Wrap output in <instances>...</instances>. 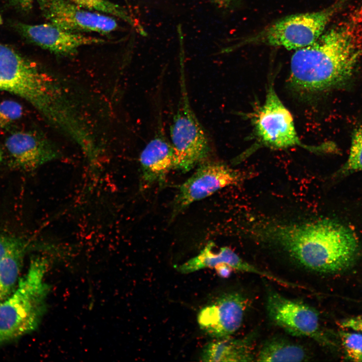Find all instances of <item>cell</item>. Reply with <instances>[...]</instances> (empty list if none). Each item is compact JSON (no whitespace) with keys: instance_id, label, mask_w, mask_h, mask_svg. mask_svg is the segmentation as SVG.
<instances>
[{"instance_id":"cell-18","label":"cell","mask_w":362,"mask_h":362,"mask_svg":"<svg viewBox=\"0 0 362 362\" xmlns=\"http://www.w3.org/2000/svg\"><path fill=\"white\" fill-rule=\"evenodd\" d=\"M258 361H301L308 358L300 345L281 337L272 338L262 345L256 357Z\"/></svg>"},{"instance_id":"cell-23","label":"cell","mask_w":362,"mask_h":362,"mask_svg":"<svg viewBox=\"0 0 362 362\" xmlns=\"http://www.w3.org/2000/svg\"><path fill=\"white\" fill-rule=\"evenodd\" d=\"M340 327L362 333V315L344 319L339 322Z\"/></svg>"},{"instance_id":"cell-21","label":"cell","mask_w":362,"mask_h":362,"mask_svg":"<svg viewBox=\"0 0 362 362\" xmlns=\"http://www.w3.org/2000/svg\"><path fill=\"white\" fill-rule=\"evenodd\" d=\"M339 337L345 358L351 361H362V333L340 331Z\"/></svg>"},{"instance_id":"cell-3","label":"cell","mask_w":362,"mask_h":362,"mask_svg":"<svg viewBox=\"0 0 362 362\" xmlns=\"http://www.w3.org/2000/svg\"><path fill=\"white\" fill-rule=\"evenodd\" d=\"M0 92L26 101L48 122L58 119L69 102L68 93L56 78L13 48L1 43Z\"/></svg>"},{"instance_id":"cell-16","label":"cell","mask_w":362,"mask_h":362,"mask_svg":"<svg viewBox=\"0 0 362 362\" xmlns=\"http://www.w3.org/2000/svg\"><path fill=\"white\" fill-rule=\"evenodd\" d=\"M215 246L212 242H209L196 256L185 262L175 266L182 274H189L205 268H215L225 264L233 270L249 273L252 264L244 260L228 247H222L219 251L213 250Z\"/></svg>"},{"instance_id":"cell-20","label":"cell","mask_w":362,"mask_h":362,"mask_svg":"<svg viewBox=\"0 0 362 362\" xmlns=\"http://www.w3.org/2000/svg\"><path fill=\"white\" fill-rule=\"evenodd\" d=\"M360 170H362V125L354 130L348 157L339 172L346 173Z\"/></svg>"},{"instance_id":"cell-7","label":"cell","mask_w":362,"mask_h":362,"mask_svg":"<svg viewBox=\"0 0 362 362\" xmlns=\"http://www.w3.org/2000/svg\"><path fill=\"white\" fill-rule=\"evenodd\" d=\"M254 126L258 142L270 148L300 146L313 152L330 148V144L314 146L301 142L296 131L292 116L280 99L273 84L269 85L264 102L255 117Z\"/></svg>"},{"instance_id":"cell-1","label":"cell","mask_w":362,"mask_h":362,"mask_svg":"<svg viewBox=\"0 0 362 362\" xmlns=\"http://www.w3.org/2000/svg\"><path fill=\"white\" fill-rule=\"evenodd\" d=\"M260 236L278 245L299 264L320 273H333L352 265L359 252L358 239L349 228L329 219L300 223H269Z\"/></svg>"},{"instance_id":"cell-10","label":"cell","mask_w":362,"mask_h":362,"mask_svg":"<svg viewBox=\"0 0 362 362\" xmlns=\"http://www.w3.org/2000/svg\"><path fill=\"white\" fill-rule=\"evenodd\" d=\"M44 18L64 30L83 33L108 34L117 30L118 23L111 16L85 9L68 0H38Z\"/></svg>"},{"instance_id":"cell-2","label":"cell","mask_w":362,"mask_h":362,"mask_svg":"<svg viewBox=\"0 0 362 362\" xmlns=\"http://www.w3.org/2000/svg\"><path fill=\"white\" fill-rule=\"evenodd\" d=\"M353 28L351 25L333 28L311 45L296 50L290 63L293 86L316 93L349 80L361 53Z\"/></svg>"},{"instance_id":"cell-17","label":"cell","mask_w":362,"mask_h":362,"mask_svg":"<svg viewBox=\"0 0 362 362\" xmlns=\"http://www.w3.org/2000/svg\"><path fill=\"white\" fill-rule=\"evenodd\" d=\"M204 361H251L254 356L249 338H218L206 344L201 353Z\"/></svg>"},{"instance_id":"cell-14","label":"cell","mask_w":362,"mask_h":362,"mask_svg":"<svg viewBox=\"0 0 362 362\" xmlns=\"http://www.w3.org/2000/svg\"><path fill=\"white\" fill-rule=\"evenodd\" d=\"M141 185L143 189L161 184L171 170L177 169L178 158L171 142L159 132L146 144L139 156Z\"/></svg>"},{"instance_id":"cell-24","label":"cell","mask_w":362,"mask_h":362,"mask_svg":"<svg viewBox=\"0 0 362 362\" xmlns=\"http://www.w3.org/2000/svg\"><path fill=\"white\" fill-rule=\"evenodd\" d=\"M12 3L18 8L24 11L30 10L34 0H11Z\"/></svg>"},{"instance_id":"cell-5","label":"cell","mask_w":362,"mask_h":362,"mask_svg":"<svg viewBox=\"0 0 362 362\" xmlns=\"http://www.w3.org/2000/svg\"><path fill=\"white\" fill-rule=\"evenodd\" d=\"M347 1L338 0L318 11L283 18L242 39L238 44H264L288 50L308 46L324 33L328 23Z\"/></svg>"},{"instance_id":"cell-25","label":"cell","mask_w":362,"mask_h":362,"mask_svg":"<svg viewBox=\"0 0 362 362\" xmlns=\"http://www.w3.org/2000/svg\"><path fill=\"white\" fill-rule=\"evenodd\" d=\"M221 277L226 278L229 276L232 269L229 266L225 264L219 265L215 268Z\"/></svg>"},{"instance_id":"cell-4","label":"cell","mask_w":362,"mask_h":362,"mask_svg":"<svg viewBox=\"0 0 362 362\" xmlns=\"http://www.w3.org/2000/svg\"><path fill=\"white\" fill-rule=\"evenodd\" d=\"M47 263L43 256L33 257L27 273L13 292L0 303V346L32 332L45 310L47 287L43 277Z\"/></svg>"},{"instance_id":"cell-28","label":"cell","mask_w":362,"mask_h":362,"mask_svg":"<svg viewBox=\"0 0 362 362\" xmlns=\"http://www.w3.org/2000/svg\"><path fill=\"white\" fill-rule=\"evenodd\" d=\"M1 21V17H0V21Z\"/></svg>"},{"instance_id":"cell-15","label":"cell","mask_w":362,"mask_h":362,"mask_svg":"<svg viewBox=\"0 0 362 362\" xmlns=\"http://www.w3.org/2000/svg\"><path fill=\"white\" fill-rule=\"evenodd\" d=\"M35 241L24 237L0 234V303L14 290L22 269L24 257Z\"/></svg>"},{"instance_id":"cell-6","label":"cell","mask_w":362,"mask_h":362,"mask_svg":"<svg viewBox=\"0 0 362 362\" xmlns=\"http://www.w3.org/2000/svg\"><path fill=\"white\" fill-rule=\"evenodd\" d=\"M179 104L170 127L171 142L177 155V169L187 172L203 162L210 151L208 138L191 107L183 71Z\"/></svg>"},{"instance_id":"cell-26","label":"cell","mask_w":362,"mask_h":362,"mask_svg":"<svg viewBox=\"0 0 362 362\" xmlns=\"http://www.w3.org/2000/svg\"><path fill=\"white\" fill-rule=\"evenodd\" d=\"M214 4L222 8L228 7L234 0H209Z\"/></svg>"},{"instance_id":"cell-19","label":"cell","mask_w":362,"mask_h":362,"mask_svg":"<svg viewBox=\"0 0 362 362\" xmlns=\"http://www.w3.org/2000/svg\"><path fill=\"white\" fill-rule=\"evenodd\" d=\"M68 1L85 9L117 17L129 23L137 30H142L136 20L126 9L110 0Z\"/></svg>"},{"instance_id":"cell-13","label":"cell","mask_w":362,"mask_h":362,"mask_svg":"<svg viewBox=\"0 0 362 362\" xmlns=\"http://www.w3.org/2000/svg\"><path fill=\"white\" fill-rule=\"evenodd\" d=\"M18 28L30 42L57 55H72L82 46L105 43L104 39L69 31L49 22L37 25L20 24Z\"/></svg>"},{"instance_id":"cell-27","label":"cell","mask_w":362,"mask_h":362,"mask_svg":"<svg viewBox=\"0 0 362 362\" xmlns=\"http://www.w3.org/2000/svg\"><path fill=\"white\" fill-rule=\"evenodd\" d=\"M3 157H4V151H3L2 148L0 146V163L3 160Z\"/></svg>"},{"instance_id":"cell-9","label":"cell","mask_w":362,"mask_h":362,"mask_svg":"<svg viewBox=\"0 0 362 362\" xmlns=\"http://www.w3.org/2000/svg\"><path fill=\"white\" fill-rule=\"evenodd\" d=\"M242 177L240 171L224 163H201L194 173L179 186L173 202V215L225 187L238 184Z\"/></svg>"},{"instance_id":"cell-8","label":"cell","mask_w":362,"mask_h":362,"mask_svg":"<svg viewBox=\"0 0 362 362\" xmlns=\"http://www.w3.org/2000/svg\"><path fill=\"white\" fill-rule=\"evenodd\" d=\"M266 307L270 320L290 334L311 338L322 344L329 343L322 332L319 313L312 307L272 291L267 296Z\"/></svg>"},{"instance_id":"cell-22","label":"cell","mask_w":362,"mask_h":362,"mask_svg":"<svg viewBox=\"0 0 362 362\" xmlns=\"http://www.w3.org/2000/svg\"><path fill=\"white\" fill-rule=\"evenodd\" d=\"M22 115L23 108L18 102L11 100L0 102V128H8L19 120Z\"/></svg>"},{"instance_id":"cell-11","label":"cell","mask_w":362,"mask_h":362,"mask_svg":"<svg viewBox=\"0 0 362 362\" xmlns=\"http://www.w3.org/2000/svg\"><path fill=\"white\" fill-rule=\"evenodd\" d=\"M246 303L245 297L238 293L223 294L200 311L198 324L215 339L230 337L242 325Z\"/></svg>"},{"instance_id":"cell-12","label":"cell","mask_w":362,"mask_h":362,"mask_svg":"<svg viewBox=\"0 0 362 362\" xmlns=\"http://www.w3.org/2000/svg\"><path fill=\"white\" fill-rule=\"evenodd\" d=\"M5 146L12 166L26 171H33L61 156L56 145L37 131L15 132L6 138Z\"/></svg>"}]
</instances>
